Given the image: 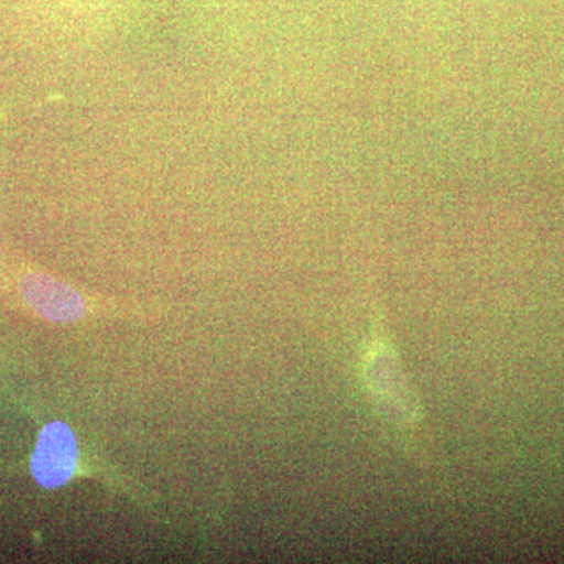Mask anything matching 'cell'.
<instances>
[{"label":"cell","mask_w":564,"mask_h":564,"mask_svg":"<svg viewBox=\"0 0 564 564\" xmlns=\"http://www.w3.org/2000/svg\"><path fill=\"white\" fill-rule=\"evenodd\" d=\"M20 289L33 310L50 321L73 322L85 314L79 293L46 274H28L22 278Z\"/></svg>","instance_id":"cell-3"},{"label":"cell","mask_w":564,"mask_h":564,"mask_svg":"<svg viewBox=\"0 0 564 564\" xmlns=\"http://www.w3.org/2000/svg\"><path fill=\"white\" fill-rule=\"evenodd\" d=\"M36 484L54 489L68 484L80 469L79 445L73 430L63 422L47 423L41 430L32 456Z\"/></svg>","instance_id":"cell-2"},{"label":"cell","mask_w":564,"mask_h":564,"mask_svg":"<svg viewBox=\"0 0 564 564\" xmlns=\"http://www.w3.org/2000/svg\"><path fill=\"white\" fill-rule=\"evenodd\" d=\"M361 372L367 392L380 414L411 444L414 455L426 463L430 445L426 443L425 413L383 317L377 311L364 350Z\"/></svg>","instance_id":"cell-1"}]
</instances>
